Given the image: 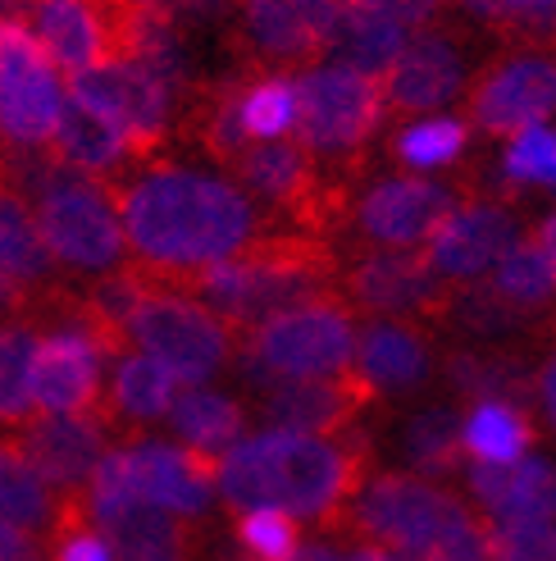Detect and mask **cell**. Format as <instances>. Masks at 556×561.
<instances>
[{
    "instance_id": "1",
    "label": "cell",
    "mask_w": 556,
    "mask_h": 561,
    "mask_svg": "<svg viewBox=\"0 0 556 561\" xmlns=\"http://www.w3.org/2000/svg\"><path fill=\"white\" fill-rule=\"evenodd\" d=\"M109 196L124 242L142 256V270L170 284H183L187 274L233 256L256 238V206L246 192L183 164H155Z\"/></svg>"
},
{
    "instance_id": "2",
    "label": "cell",
    "mask_w": 556,
    "mask_h": 561,
    "mask_svg": "<svg viewBox=\"0 0 556 561\" xmlns=\"http://www.w3.org/2000/svg\"><path fill=\"white\" fill-rule=\"evenodd\" d=\"M351 480L347 457L320 434L265 430L238 438L215 466V484L238 512H283V516H324Z\"/></svg>"
},
{
    "instance_id": "3",
    "label": "cell",
    "mask_w": 556,
    "mask_h": 561,
    "mask_svg": "<svg viewBox=\"0 0 556 561\" xmlns=\"http://www.w3.org/2000/svg\"><path fill=\"white\" fill-rule=\"evenodd\" d=\"M183 284L197 288L224 324H260L278 311L324 297L328 256L305 238H252L233 256L187 274Z\"/></svg>"
},
{
    "instance_id": "4",
    "label": "cell",
    "mask_w": 556,
    "mask_h": 561,
    "mask_svg": "<svg viewBox=\"0 0 556 561\" xmlns=\"http://www.w3.org/2000/svg\"><path fill=\"white\" fill-rule=\"evenodd\" d=\"M360 525L406 561H493L488 535L461 502L410 474L374 480L360 497Z\"/></svg>"
},
{
    "instance_id": "5",
    "label": "cell",
    "mask_w": 556,
    "mask_h": 561,
    "mask_svg": "<svg viewBox=\"0 0 556 561\" xmlns=\"http://www.w3.org/2000/svg\"><path fill=\"white\" fill-rule=\"evenodd\" d=\"M351 316L343 306L315 297L256 324L252 347H246V375L265 388L274 379H333L351 366Z\"/></svg>"
},
{
    "instance_id": "6",
    "label": "cell",
    "mask_w": 556,
    "mask_h": 561,
    "mask_svg": "<svg viewBox=\"0 0 556 561\" xmlns=\"http://www.w3.org/2000/svg\"><path fill=\"white\" fill-rule=\"evenodd\" d=\"M128 339L151 360H160L183 388L206 383L229 360V324L206 301H192L178 288H164L155 274L147 297L128 316Z\"/></svg>"
},
{
    "instance_id": "7",
    "label": "cell",
    "mask_w": 556,
    "mask_h": 561,
    "mask_svg": "<svg viewBox=\"0 0 556 561\" xmlns=\"http://www.w3.org/2000/svg\"><path fill=\"white\" fill-rule=\"evenodd\" d=\"M297 88V147L311 156H351L374 137L387 115L383 82L347 69V65H320L292 78Z\"/></svg>"
},
{
    "instance_id": "8",
    "label": "cell",
    "mask_w": 556,
    "mask_h": 561,
    "mask_svg": "<svg viewBox=\"0 0 556 561\" xmlns=\"http://www.w3.org/2000/svg\"><path fill=\"white\" fill-rule=\"evenodd\" d=\"M37 233L60 265L105 274L124 261V224L109 196L92 174L60 192L37 196Z\"/></svg>"
},
{
    "instance_id": "9",
    "label": "cell",
    "mask_w": 556,
    "mask_h": 561,
    "mask_svg": "<svg viewBox=\"0 0 556 561\" xmlns=\"http://www.w3.org/2000/svg\"><path fill=\"white\" fill-rule=\"evenodd\" d=\"M82 105H92L96 115H105L124 137H128V151L137 160H147L164 147L170 137V119H174V92L164 82L132 65V60H101L92 69L73 73V92Z\"/></svg>"
},
{
    "instance_id": "10",
    "label": "cell",
    "mask_w": 556,
    "mask_h": 561,
    "mask_svg": "<svg viewBox=\"0 0 556 561\" xmlns=\"http://www.w3.org/2000/svg\"><path fill=\"white\" fill-rule=\"evenodd\" d=\"M60 105V82L33 27L0 19V133L14 147H46L55 137Z\"/></svg>"
},
{
    "instance_id": "11",
    "label": "cell",
    "mask_w": 556,
    "mask_h": 561,
    "mask_svg": "<svg viewBox=\"0 0 556 561\" xmlns=\"http://www.w3.org/2000/svg\"><path fill=\"white\" fill-rule=\"evenodd\" d=\"M101 347L78 324H60L33 352V411L42 415H82L101 398Z\"/></svg>"
},
{
    "instance_id": "12",
    "label": "cell",
    "mask_w": 556,
    "mask_h": 561,
    "mask_svg": "<svg viewBox=\"0 0 556 561\" xmlns=\"http://www.w3.org/2000/svg\"><path fill=\"white\" fill-rule=\"evenodd\" d=\"M128 484L137 502L170 512V516H201L215 497V461L174 443H137L124 447Z\"/></svg>"
},
{
    "instance_id": "13",
    "label": "cell",
    "mask_w": 556,
    "mask_h": 561,
    "mask_svg": "<svg viewBox=\"0 0 556 561\" xmlns=\"http://www.w3.org/2000/svg\"><path fill=\"white\" fill-rule=\"evenodd\" d=\"M23 461L42 474L46 489L73 493L92 480L96 461L105 457V430L92 411L82 415H37L23 420V434L14 438Z\"/></svg>"
},
{
    "instance_id": "14",
    "label": "cell",
    "mask_w": 556,
    "mask_h": 561,
    "mask_svg": "<svg viewBox=\"0 0 556 561\" xmlns=\"http://www.w3.org/2000/svg\"><path fill=\"white\" fill-rule=\"evenodd\" d=\"M556 110V65L543 55H520V60L497 65L475 92L470 115L493 137H511L530 124H547Z\"/></svg>"
},
{
    "instance_id": "15",
    "label": "cell",
    "mask_w": 556,
    "mask_h": 561,
    "mask_svg": "<svg viewBox=\"0 0 556 561\" xmlns=\"http://www.w3.org/2000/svg\"><path fill=\"white\" fill-rule=\"evenodd\" d=\"M456 210V196L429 179H383L360 202V233L387 247H420Z\"/></svg>"
},
{
    "instance_id": "16",
    "label": "cell",
    "mask_w": 556,
    "mask_h": 561,
    "mask_svg": "<svg viewBox=\"0 0 556 561\" xmlns=\"http://www.w3.org/2000/svg\"><path fill=\"white\" fill-rule=\"evenodd\" d=\"M520 242L502 206H456L429 238V265L442 278H484Z\"/></svg>"
},
{
    "instance_id": "17",
    "label": "cell",
    "mask_w": 556,
    "mask_h": 561,
    "mask_svg": "<svg viewBox=\"0 0 556 561\" xmlns=\"http://www.w3.org/2000/svg\"><path fill=\"white\" fill-rule=\"evenodd\" d=\"M265 60H320L333 42V0H238Z\"/></svg>"
},
{
    "instance_id": "18",
    "label": "cell",
    "mask_w": 556,
    "mask_h": 561,
    "mask_svg": "<svg viewBox=\"0 0 556 561\" xmlns=\"http://www.w3.org/2000/svg\"><path fill=\"white\" fill-rule=\"evenodd\" d=\"M461 55L448 37L420 33L406 37L402 55L383 73V101L387 110H406V115H425V110H442L461 92Z\"/></svg>"
},
{
    "instance_id": "19",
    "label": "cell",
    "mask_w": 556,
    "mask_h": 561,
    "mask_svg": "<svg viewBox=\"0 0 556 561\" xmlns=\"http://www.w3.org/2000/svg\"><path fill=\"white\" fill-rule=\"evenodd\" d=\"M351 297L360 306H370L379 316H415V311H433L442 301V278L429 256H415V251H374L351 274Z\"/></svg>"
},
{
    "instance_id": "20",
    "label": "cell",
    "mask_w": 556,
    "mask_h": 561,
    "mask_svg": "<svg viewBox=\"0 0 556 561\" xmlns=\"http://www.w3.org/2000/svg\"><path fill=\"white\" fill-rule=\"evenodd\" d=\"M470 489H475V497L497 525L556 520V466L547 457L524 453L520 461H507V466L475 461Z\"/></svg>"
},
{
    "instance_id": "21",
    "label": "cell",
    "mask_w": 556,
    "mask_h": 561,
    "mask_svg": "<svg viewBox=\"0 0 556 561\" xmlns=\"http://www.w3.org/2000/svg\"><path fill=\"white\" fill-rule=\"evenodd\" d=\"M37 42L60 69L82 73L109 60V14L105 0H37Z\"/></svg>"
},
{
    "instance_id": "22",
    "label": "cell",
    "mask_w": 556,
    "mask_h": 561,
    "mask_svg": "<svg viewBox=\"0 0 556 561\" xmlns=\"http://www.w3.org/2000/svg\"><path fill=\"white\" fill-rule=\"evenodd\" d=\"M229 164L242 187H252L278 210L305 215V206L315 202V164L311 151H301L297 142H246Z\"/></svg>"
},
{
    "instance_id": "23",
    "label": "cell",
    "mask_w": 556,
    "mask_h": 561,
    "mask_svg": "<svg viewBox=\"0 0 556 561\" xmlns=\"http://www.w3.org/2000/svg\"><path fill=\"white\" fill-rule=\"evenodd\" d=\"M0 278H10V284L27 297V306H33L46 288L55 293V256L37 233L27 196L5 183V164H0Z\"/></svg>"
},
{
    "instance_id": "24",
    "label": "cell",
    "mask_w": 556,
    "mask_h": 561,
    "mask_svg": "<svg viewBox=\"0 0 556 561\" xmlns=\"http://www.w3.org/2000/svg\"><path fill=\"white\" fill-rule=\"evenodd\" d=\"M402 46H406V23L379 10L374 0H333L328 50H338V65L383 78L387 65L402 55Z\"/></svg>"
},
{
    "instance_id": "25",
    "label": "cell",
    "mask_w": 556,
    "mask_h": 561,
    "mask_svg": "<svg viewBox=\"0 0 556 561\" xmlns=\"http://www.w3.org/2000/svg\"><path fill=\"white\" fill-rule=\"evenodd\" d=\"M351 411H356V392L333 379H274L265 392L269 430L324 438L328 430H343Z\"/></svg>"
},
{
    "instance_id": "26",
    "label": "cell",
    "mask_w": 556,
    "mask_h": 561,
    "mask_svg": "<svg viewBox=\"0 0 556 561\" xmlns=\"http://www.w3.org/2000/svg\"><path fill=\"white\" fill-rule=\"evenodd\" d=\"M356 370L366 379V388L379 392H406L415 383H425L429 375V347L420 343V333H410L406 324H370L356 339Z\"/></svg>"
},
{
    "instance_id": "27",
    "label": "cell",
    "mask_w": 556,
    "mask_h": 561,
    "mask_svg": "<svg viewBox=\"0 0 556 561\" xmlns=\"http://www.w3.org/2000/svg\"><path fill=\"white\" fill-rule=\"evenodd\" d=\"M55 151H60L73 170L82 174H115L119 164L132 156L128 137L109 124L105 115H96L92 105H82L78 96H69L60 105V119H55Z\"/></svg>"
},
{
    "instance_id": "28",
    "label": "cell",
    "mask_w": 556,
    "mask_h": 561,
    "mask_svg": "<svg viewBox=\"0 0 556 561\" xmlns=\"http://www.w3.org/2000/svg\"><path fill=\"white\" fill-rule=\"evenodd\" d=\"M96 525L115 561H183L178 520L151 502H124V507L96 516Z\"/></svg>"
},
{
    "instance_id": "29",
    "label": "cell",
    "mask_w": 556,
    "mask_h": 561,
    "mask_svg": "<svg viewBox=\"0 0 556 561\" xmlns=\"http://www.w3.org/2000/svg\"><path fill=\"white\" fill-rule=\"evenodd\" d=\"M170 425L178 430V438L201 457H224L229 447L242 438V407L224 392L210 388H178V398L170 407Z\"/></svg>"
},
{
    "instance_id": "30",
    "label": "cell",
    "mask_w": 556,
    "mask_h": 561,
    "mask_svg": "<svg viewBox=\"0 0 556 561\" xmlns=\"http://www.w3.org/2000/svg\"><path fill=\"white\" fill-rule=\"evenodd\" d=\"M461 447L484 466H507L530 453V420L516 402L479 398L475 411L461 420Z\"/></svg>"
},
{
    "instance_id": "31",
    "label": "cell",
    "mask_w": 556,
    "mask_h": 561,
    "mask_svg": "<svg viewBox=\"0 0 556 561\" xmlns=\"http://www.w3.org/2000/svg\"><path fill=\"white\" fill-rule=\"evenodd\" d=\"M297 119V88L292 78H260V82H238V124L246 142H278L292 133Z\"/></svg>"
},
{
    "instance_id": "32",
    "label": "cell",
    "mask_w": 556,
    "mask_h": 561,
    "mask_svg": "<svg viewBox=\"0 0 556 561\" xmlns=\"http://www.w3.org/2000/svg\"><path fill=\"white\" fill-rule=\"evenodd\" d=\"M178 379L151 360L147 352L142 356H124L119 370H115V407L128 415V420H160L170 415L174 398H178Z\"/></svg>"
},
{
    "instance_id": "33",
    "label": "cell",
    "mask_w": 556,
    "mask_h": 561,
    "mask_svg": "<svg viewBox=\"0 0 556 561\" xmlns=\"http://www.w3.org/2000/svg\"><path fill=\"white\" fill-rule=\"evenodd\" d=\"M493 288L502 293L511 306H520V311L547 306L556 297V270L547 261V251L538 247V238L516 242L507 256L493 265Z\"/></svg>"
},
{
    "instance_id": "34",
    "label": "cell",
    "mask_w": 556,
    "mask_h": 561,
    "mask_svg": "<svg viewBox=\"0 0 556 561\" xmlns=\"http://www.w3.org/2000/svg\"><path fill=\"white\" fill-rule=\"evenodd\" d=\"M33 352H37V333L10 320L0 324V420L5 425H23L33 420Z\"/></svg>"
},
{
    "instance_id": "35",
    "label": "cell",
    "mask_w": 556,
    "mask_h": 561,
    "mask_svg": "<svg viewBox=\"0 0 556 561\" xmlns=\"http://www.w3.org/2000/svg\"><path fill=\"white\" fill-rule=\"evenodd\" d=\"M50 493L42 474L23 461L14 443H0V520H14L23 529H37L50 520Z\"/></svg>"
},
{
    "instance_id": "36",
    "label": "cell",
    "mask_w": 556,
    "mask_h": 561,
    "mask_svg": "<svg viewBox=\"0 0 556 561\" xmlns=\"http://www.w3.org/2000/svg\"><path fill=\"white\" fill-rule=\"evenodd\" d=\"M461 420L448 407L420 411L406 430V457L415 461L420 474H448L461 466Z\"/></svg>"
},
{
    "instance_id": "37",
    "label": "cell",
    "mask_w": 556,
    "mask_h": 561,
    "mask_svg": "<svg viewBox=\"0 0 556 561\" xmlns=\"http://www.w3.org/2000/svg\"><path fill=\"white\" fill-rule=\"evenodd\" d=\"M465 142H470V124H461L452 115L420 119L397 137V160L410 164V170H442V164L461 160Z\"/></svg>"
},
{
    "instance_id": "38",
    "label": "cell",
    "mask_w": 556,
    "mask_h": 561,
    "mask_svg": "<svg viewBox=\"0 0 556 561\" xmlns=\"http://www.w3.org/2000/svg\"><path fill=\"white\" fill-rule=\"evenodd\" d=\"M502 174L511 183H530L543 192H556V133L547 124H530L511 133V147L502 151Z\"/></svg>"
},
{
    "instance_id": "39",
    "label": "cell",
    "mask_w": 556,
    "mask_h": 561,
    "mask_svg": "<svg viewBox=\"0 0 556 561\" xmlns=\"http://www.w3.org/2000/svg\"><path fill=\"white\" fill-rule=\"evenodd\" d=\"M452 379H456V388L475 392V398H502V402H516L520 392L530 388V375H524L516 360L475 356V352H461L452 360Z\"/></svg>"
},
{
    "instance_id": "40",
    "label": "cell",
    "mask_w": 556,
    "mask_h": 561,
    "mask_svg": "<svg viewBox=\"0 0 556 561\" xmlns=\"http://www.w3.org/2000/svg\"><path fill=\"white\" fill-rule=\"evenodd\" d=\"M242 543H246V552L260 557V561H292L297 548H301L292 516L269 512V507L242 512Z\"/></svg>"
},
{
    "instance_id": "41",
    "label": "cell",
    "mask_w": 556,
    "mask_h": 561,
    "mask_svg": "<svg viewBox=\"0 0 556 561\" xmlns=\"http://www.w3.org/2000/svg\"><path fill=\"white\" fill-rule=\"evenodd\" d=\"M493 561H556V520L497 525L488 535Z\"/></svg>"
},
{
    "instance_id": "42",
    "label": "cell",
    "mask_w": 556,
    "mask_h": 561,
    "mask_svg": "<svg viewBox=\"0 0 556 561\" xmlns=\"http://www.w3.org/2000/svg\"><path fill=\"white\" fill-rule=\"evenodd\" d=\"M456 316L475 329V333H502V329H516L524 320L520 306H511L493 284H470L461 297H456Z\"/></svg>"
},
{
    "instance_id": "43",
    "label": "cell",
    "mask_w": 556,
    "mask_h": 561,
    "mask_svg": "<svg viewBox=\"0 0 556 561\" xmlns=\"http://www.w3.org/2000/svg\"><path fill=\"white\" fill-rule=\"evenodd\" d=\"M55 561H115L109 543L92 529L78 525V502L65 512V525H60V548H55Z\"/></svg>"
},
{
    "instance_id": "44",
    "label": "cell",
    "mask_w": 556,
    "mask_h": 561,
    "mask_svg": "<svg viewBox=\"0 0 556 561\" xmlns=\"http://www.w3.org/2000/svg\"><path fill=\"white\" fill-rule=\"evenodd\" d=\"M124 5H142V10H155L174 23H215L233 10V0H124Z\"/></svg>"
},
{
    "instance_id": "45",
    "label": "cell",
    "mask_w": 556,
    "mask_h": 561,
    "mask_svg": "<svg viewBox=\"0 0 556 561\" xmlns=\"http://www.w3.org/2000/svg\"><path fill=\"white\" fill-rule=\"evenodd\" d=\"M0 561H42L33 535L14 520H0Z\"/></svg>"
},
{
    "instance_id": "46",
    "label": "cell",
    "mask_w": 556,
    "mask_h": 561,
    "mask_svg": "<svg viewBox=\"0 0 556 561\" xmlns=\"http://www.w3.org/2000/svg\"><path fill=\"white\" fill-rule=\"evenodd\" d=\"M502 10L524 27H556V0H502Z\"/></svg>"
},
{
    "instance_id": "47",
    "label": "cell",
    "mask_w": 556,
    "mask_h": 561,
    "mask_svg": "<svg viewBox=\"0 0 556 561\" xmlns=\"http://www.w3.org/2000/svg\"><path fill=\"white\" fill-rule=\"evenodd\" d=\"M538 398H543V407H547V420L556 425V356L543 366V379H538Z\"/></svg>"
},
{
    "instance_id": "48",
    "label": "cell",
    "mask_w": 556,
    "mask_h": 561,
    "mask_svg": "<svg viewBox=\"0 0 556 561\" xmlns=\"http://www.w3.org/2000/svg\"><path fill=\"white\" fill-rule=\"evenodd\" d=\"M461 5L475 14V19H507V10H502V0H461Z\"/></svg>"
},
{
    "instance_id": "49",
    "label": "cell",
    "mask_w": 556,
    "mask_h": 561,
    "mask_svg": "<svg viewBox=\"0 0 556 561\" xmlns=\"http://www.w3.org/2000/svg\"><path fill=\"white\" fill-rule=\"evenodd\" d=\"M538 247L547 251V261H552V270H556V215H547V219H543V229H538Z\"/></svg>"
},
{
    "instance_id": "50",
    "label": "cell",
    "mask_w": 556,
    "mask_h": 561,
    "mask_svg": "<svg viewBox=\"0 0 556 561\" xmlns=\"http://www.w3.org/2000/svg\"><path fill=\"white\" fill-rule=\"evenodd\" d=\"M347 561H406V557L393 552V548H360V552H351Z\"/></svg>"
},
{
    "instance_id": "51",
    "label": "cell",
    "mask_w": 556,
    "mask_h": 561,
    "mask_svg": "<svg viewBox=\"0 0 556 561\" xmlns=\"http://www.w3.org/2000/svg\"><path fill=\"white\" fill-rule=\"evenodd\" d=\"M292 561H343L333 548H320V543H311V548H297V557Z\"/></svg>"
},
{
    "instance_id": "52",
    "label": "cell",
    "mask_w": 556,
    "mask_h": 561,
    "mask_svg": "<svg viewBox=\"0 0 556 561\" xmlns=\"http://www.w3.org/2000/svg\"><path fill=\"white\" fill-rule=\"evenodd\" d=\"M37 0H0V19H14V14H23V10H33Z\"/></svg>"
},
{
    "instance_id": "53",
    "label": "cell",
    "mask_w": 556,
    "mask_h": 561,
    "mask_svg": "<svg viewBox=\"0 0 556 561\" xmlns=\"http://www.w3.org/2000/svg\"><path fill=\"white\" fill-rule=\"evenodd\" d=\"M0 156H5V147H0Z\"/></svg>"
}]
</instances>
